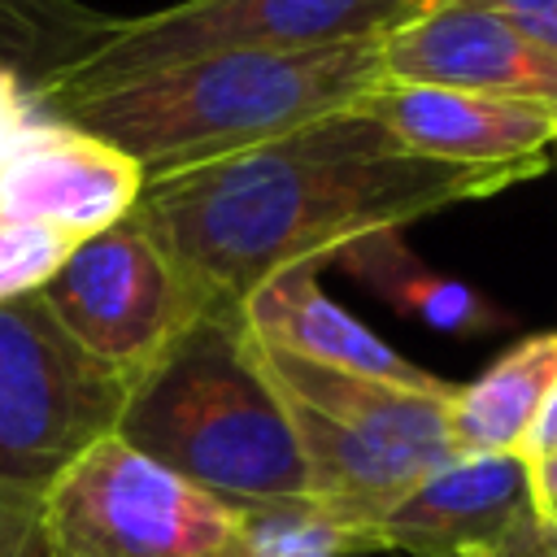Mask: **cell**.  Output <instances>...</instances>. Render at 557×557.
Segmentation results:
<instances>
[{"mask_svg": "<svg viewBox=\"0 0 557 557\" xmlns=\"http://www.w3.org/2000/svg\"><path fill=\"white\" fill-rule=\"evenodd\" d=\"M535 174L531 165L418 157L366 109H344L261 148L144 178L131 218L165 248L205 313H239L287 265H326L357 235L405 231Z\"/></svg>", "mask_w": 557, "mask_h": 557, "instance_id": "1", "label": "cell"}, {"mask_svg": "<svg viewBox=\"0 0 557 557\" xmlns=\"http://www.w3.org/2000/svg\"><path fill=\"white\" fill-rule=\"evenodd\" d=\"M387 83L379 39L326 48H235L113 83L48 91L35 109L126 152L144 178L196 170L318 117L361 109Z\"/></svg>", "mask_w": 557, "mask_h": 557, "instance_id": "2", "label": "cell"}, {"mask_svg": "<svg viewBox=\"0 0 557 557\" xmlns=\"http://www.w3.org/2000/svg\"><path fill=\"white\" fill-rule=\"evenodd\" d=\"M113 435L231 509L305 505L287 418L244 348L239 313H200L131 383Z\"/></svg>", "mask_w": 557, "mask_h": 557, "instance_id": "3", "label": "cell"}, {"mask_svg": "<svg viewBox=\"0 0 557 557\" xmlns=\"http://www.w3.org/2000/svg\"><path fill=\"white\" fill-rule=\"evenodd\" d=\"M244 348L287 418L309 513L348 535L357 553L374 548L379 518L405 492L457 457L448 440L453 383L405 387L366 379L270 348L248 331Z\"/></svg>", "mask_w": 557, "mask_h": 557, "instance_id": "4", "label": "cell"}, {"mask_svg": "<svg viewBox=\"0 0 557 557\" xmlns=\"http://www.w3.org/2000/svg\"><path fill=\"white\" fill-rule=\"evenodd\" d=\"M244 518V509L104 435L48 487L39 557H222Z\"/></svg>", "mask_w": 557, "mask_h": 557, "instance_id": "5", "label": "cell"}, {"mask_svg": "<svg viewBox=\"0 0 557 557\" xmlns=\"http://www.w3.org/2000/svg\"><path fill=\"white\" fill-rule=\"evenodd\" d=\"M126 392L39 296L0 305V492L44 500L91 444L113 435Z\"/></svg>", "mask_w": 557, "mask_h": 557, "instance_id": "6", "label": "cell"}, {"mask_svg": "<svg viewBox=\"0 0 557 557\" xmlns=\"http://www.w3.org/2000/svg\"><path fill=\"white\" fill-rule=\"evenodd\" d=\"M413 9L418 0H178L157 13L113 17L104 35L48 91L96 87L205 52L383 39Z\"/></svg>", "mask_w": 557, "mask_h": 557, "instance_id": "7", "label": "cell"}, {"mask_svg": "<svg viewBox=\"0 0 557 557\" xmlns=\"http://www.w3.org/2000/svg\"><path fill=\"white\" fill-rule=\"evenodd\" d=\"M35 296L57 326L126 387L205 313L178 265L131 213L74 244Z\"/></svg>", "mask_w": 557, "mask_h": 557, "instance_id": "8", "label": "cell"}, {"mask_svg": "<svg viewBox=\"0 0 557 557\" xmlns=\"http://www.w3.org/2000/svg\"><path fill=\"white\" fill-rule=\"evenodd\" d=\"M139 187V165L113 144L39 109L0 117V222L87 239L122 222Z\"/></svg>", "mask_w": 557, "mask_h": 557, "instance_id": "9", "label": "cell"}, {"mask_svg": "<svg viewBox=\"0 0 557 557\" xmlns=\"http://www.w3.org/2000/svg\"><path fill=\"white\" fill-rule=\"evenodd\" d=\"M387 83H431L557 113V52L474 4H418L379 39Z\"/></svg>", "mask_w": 557, "mask_h": 557, "instance_id": "10", "label": "cell"}, {"mask_svg": "<svg viewBox=\"0 0 557 557\" xmlns=\"http://www.w3.org/2000/svg\"><path fill=\"white\" fill-rule=\"evenodd\" d=\"M540 527L527 466L509 453L453 457L374 527V548L405 557H505Z\"/></svg>", "mask_w": 557, "mask_h": 557, "instance_id": "11", "label": "cell"}, {"mask_svg": "<svg viewBox=\"0 0 557 557\" xmlns=\"http://www.w3.org/2000/svg\"><path fill=\"white\" fill-rule=\"evenodd\" d=\"M387 135L431 161L448 165H531L548 170L557 144V113L522 100L431 87L383 83L366 104Z\"/></svg>", "mask_w": 557, "mask_h": 557, "instance_id": "12", "label": "cell"}, {"mask_svg": "<svg viewBox=\"0 0 557 557\" xmlns=\"http://www.w3.org/2000/svg\"><path fill=\"white\" fill-rule=\"evenodd\" d=\"M322 261H300L278 274H270L244 305L239 322L248 335H257L270 348H283L292 357L352 370L366 379H387L405 387H440L431 370L400 357L392 344H383L366 322H357L348 309H339L322 287Z\"/></svg>", "mask_w": 557, "mask_h": 557, "instance_id": "13", "label": "cell"}, {"mask_svg": "<svg viewBox=\"0 0 557 557\" xmlns=\"http://www.w3.org/2000/svg\"><path fill=\"white\" fill-rule=\"evenodd\" d=\"M326 270L348 274L357 287L374 292L396 313L418 318L422 326H431L440 335L479 339V335H496V331L513 326V313L500 309L487 292H479L444 270H431L409 248L400 226H383V231L348 239L344 248H335L326 257Z\"/></svg>", "mask_w": 557, "mask_h": 557, "instance_id": "14", "label": "cell"}, {"mask_svg": "<svg viewBox=\"0 0 557 557\" xmlns=\"http://www.w3.org/2000/svg\"><path fill=\"white\" fill-rule=\"evenodd\" d=\"M557 383V331L527 335L500 352L474 383L453 387L448 440L457 457H518L527 426L535 422L548 387Z\"/></svg>", "mask_w": 557, "mask_h": 557, "instance_id": "15", "label": "cell"}, {"mask_svg": "<svg viewBox=\"0 0 557 557\" xmlns=\"http://www.w3.org/2000/svg\"><path fill=\"white\" fill-rule=\"evenodd\" d=\"M113 13L83 0H0V65L39 96L104 35Z\"/></svg>", "mask_w": 557, "mask_h": 557, "instance_id": "16", "label": "cell"}, {"mask_svg": "<svg viewBox=\"0 0 557 557\" xmlns=\"http://www.w3.org/2000/svg\"><path fill=\"white\" fill-rule=\"evenodd\" d=\"M222 557H361L348 535L309 513V505L261 509L244 518V531Z\"/></svg>", "mask_w": 557, "mask_h": 557, "instance_id": "17", "label": "cell"}, {"mask_svg": "<svg viewBox=\"0 0 557 557\" xmlns=\"http://www.w3.org/2000/svg\"><path fill=\"white\" fill-rule=\"evenodd\" d=\"M74 244L83 239H70L48 226L0 222V305L35 296L57 274V265L74 252Z\"/></svg>", "mask_w": 557, "mask_h": 557, "instance_id": "18", "label": "cell"}, {"mask_svg": "<svg viewBox=\"0 0 557 557\" xmlns=\"http://www.w3.org/2000/svg\"><path fill=\"white\" fill-rule=\"evenodd\" d=\"M418 4H474L487 9L505 22H513L518 30H527L531 39L548 44L557 52V0H418Z\"/></svg>", "mask_w": 557, "mask_h": 557, "instance_id": "19", "label": "cell"}, {"mask_svg": "<svg viewBox=\"0 0 557 557\" xmlns=\"http://www.w3.org/2000/svg\"><path fill=\"white\" fill-rule=\"evenodd\" d=\"M39 505L44 500L0 492V557H39Z\"/></svg>", "mask_w": 557, "mask_h": 557, "instance_id": "20", "label": "cell"}, {"mask_svg": "<svg viewBox=\"0 0 557 557\" xmlns=\"http://www.w3.org/2000/svg\"><path fill=\"white\" fill-rule=\"evenodd\" d=\"M548 453H557V383L548 387V396H544L535 422L527 426V435H522V444H518V461L531 466V461H540V457H548Z\"/></svg>", "mask_w": 557, "mask_h": 557, "instance_id": "21", "label": "cell"}, {"mask_svg": "<svg viewBox=\"0 0 557 557\" xmlns=\"http://www.w3.org/2000/svg\"><path fill=\"white\" fill-rule=\"evenodd\" d=\"M527 479H531V500H535L540 522L557 527V453L531 461L527 466Z\"/></svg>", "mask_w": 557, "mask_h": 557, "instance_id": "22", "label": "cell"}, {"mask_svg": "<svg viewBox=\"0 0 557 557\" xmlns=\"http://www.w3.org/2000/svg\"><path fill=\"white\" fill-rule=\"evenodd\" d=\"M505 557H557V527H548V522H540L513 553H505Z\"/></svg>", "mask_w": 557, "mask_h": 557, "instance_id": "23", "label": "cell"}, {"mask_svg": "<svg viewBox=\"0 0 557 557\" xmlns=\"http://www.w3.org/2000/svg\"><path fill=\"white\" fill-rule=\"evenodd\" d=\"M553 161H557V144H553Z\"/></svg>", "mask_w": 557, "mask_h": 557, "instance_id": "24", "label": "cell"}]
</instances>
